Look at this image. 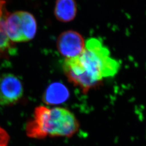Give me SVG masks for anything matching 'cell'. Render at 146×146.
<instances>
[{
	"mask_svg": "<svg viewBox=\"0 0 146 146\" xmlns=\"http://www.w3.org/2000/svg\"><path fill=\"white\" fill-rule=\"evenodd\" d=\"M79 129L77 119L66 108L38 106L26 127L27 135L33 139L47 137H71Z\"/></svg>",
	"mask_w": 146,
	"mask_h": 146,
	"instance_id": "1",
	"label": "cell"
},
{
	"mask_svg": "<svg viewBox=\"0 0 146 146\" xmlns=\"http://www.w3.org/2000/svg\"><path fill=\"white\" fill-rule=\"evenodd\" d=\"M22 33L25 42L31 40L36 35L37 31L36 21L31 13L20 11Z\"/></svg>",
	"mask_w": 146,
	"mask_h": 146,
	"instance_id": "9",
	"label": "cell"
},
{
	"mask_svg": "<svg viewBox=\"0 0 146 146\" xmlns=\"http://www.w3.org/2000/svg\"><path fill=\"white\" fill-rule=\"evenodd\" d=\"M23 86L21 80L14 74L8 73L0 76V105L14 104L21 99Z\"/></svg>",
	"mask_w": 146,
	"mask_h": 146,
	"instance_id": "4",
	"label": "cell"
},
{
	"mask_svg": "<svg viewBox=\"0 0 146 146\" xmlns=\"http://www.w3.org/2000/svg\"><path fill=\"white\" fill-rule=\"evenodd\" d=\"M85 42L82 35L77 31H68L61 33L57 41L59 52L66 58L80 55L84 50Z\"/></svg>",
	"mask_w": 146,
	"mask_h": 146,
	"instance_id": "5",
	"label": "cell"
},
{
	"mask_svg": "<svg viewBox=\"0 0 146 146\" xmlns=\"http://www.w3.org/2000/svg\"><path fill=\"white\" fill-rule=\"evenodd\" d=\"M7 35L11 41L25 42L21 25L20 11L9 14L5 21Z\"/></svg>",
	"mask_w": 146,
	"mask_h": 146,
	"instance_id": "8",
	"label": "cell"
},
{
	"mask_svg": "<svg viewBox=\"0 0 146 146\" xmlns=\"http://www.w3.org/2000/svg\"><path fill=\"white\" fill-rule=\"evenodd\" d=\"M9 140L8 133L0 126V146H8Z\"/></svg>",
	"mask_w": 146,
	"mask_h": 146,
	"instance_id": "10",
	"label": "cell"
},
{
	"mask_svg": "<svg viewBox=\"0 0 146 146\" xmlns=\"http://www.w3.org/2000/svg\"><path fill=\"white\" fill-rule=\"evenodd\" d=\"M79 57L87 71L100 82L113 77L120 70V62L111 56L109 49L98 38L87 40Z\"/></svg>",
	"mask_w": 146,
	"mask_h": 146,
	"instance_id": "2",
	"label": "cell"
},
{
	"mask_svg": "<svg viewBox=\"0 0 146 146\" xmlns=\"http://www.w3.org/2000/svg\"><path fill=\"white\" fill-rule=\"evenodd\" d=\"M69 96V92L66 86L60 82H54L46 89L43 99L46 104L56 105L66 101Z\"/></svg>",
	"mask_w": 146,
	"mask_h": 146,
	"instance_id": "6",
	"label": "cell"
},
{
	"mask_svg": "<svg viewBox=\"0 0 146 146\" xmlns=\"http://www.w3.org/2000/svg\"><path fill=\"white\" fill-rule=\"evenodd\" d=\"M78 6L75 0H56L54 15L58 21L68 22L72 21L76 15Z\"/></svg>",
	"mask_w": 146,
	"mask_h": 146,
	"instance_id": "7",
	"label": "cell"
},
{
	"mask_svg": "<svg viewBox=\"0 0 146 146\" xmlns=\"http://www.w3.org/2000/svg\"><path fill=\"white\" fill-rule=\"evenodd\" d=\"M63 69L69 81L78 86L84 93L100 83L86 70L79 55L66 58L63 64Z\"/></svg>",
	"mask_w": 146,
	"mask_h": 146,
	"instance_id": "3",
	"label": "cell"
}]
</instances>
